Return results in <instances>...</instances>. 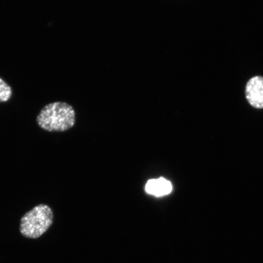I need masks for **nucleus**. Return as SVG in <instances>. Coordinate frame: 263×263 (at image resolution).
<instances>
[{"label": "nucleus", "mask_w": 263, "mask_h": 263, "mask_svg": "<svg viewBox=\"0 0 263 263\" xmlns=\"http://www.w3.org/2000/svg\"><path fill=\"white\" fill-rule=\"evenodd\" d=\"M39 126L48 132H65L74 126L76 113L73 107L64 102L48 104L37 117Z\"/></svg>", "instance_id": "nucleus-1"}, {"label": "nucleus", "mask_w": 263, "mask_h": 263, "mask_svg": "<svg viewBox=\"0 0 263 263\" xmlns=\"http://www.w3.org/2000/svg\"><path fill=\"white\" fill-rule=\"evenodd\" d=\"M54 214L47 205L35 206L22 217L20 230L23 236L37 239L47 231L53 222Z\"/></svg>", "instance_id": "nucleus-2"}, {"label": "nucleus", "mask_w": 263, "mask_h": 263, "mask_svg": "<svg viewBox=\"0 0 263 263\" xmlns=\"http://www.w3.org/2000/svg\"><path fill=\"white\" fill-rule=\"evenodd\" d=\"M246 97L251 106L263 108V77L256 76L250 80L246 86Z\"/></svg>", "instance_id": "nucleus-3"}, {"label": "nucleus", "mask_w": 263, "mask_h": 263, "mask_svg": "<svg viewBox=\"0 0 263 263\" xmlns=\"http://www.w3.org/2000/svg\"><path fill=\"white\" fill-rule=\"evenodd\" d=\"M172 190V183L163 177L149 180L146 185V192L149 195L157 197L169 195Z\"/></svg>", "instance_id": "nucleus-4"}, {"label": "nucleus", "mask_w": 263, "mask_h": 263, "mask_svg": "<svg viewBox=\"0 0 263 263\" xmlns=\"http://www.w3.org/2000/svg\"><path fill=\"white\" fill-rule=\"evenodd\" d=\"M12 90L11 87L0 78V103H5L11 99Z\"/></svg>", "instance_id": "nucleus-5"}]
</instances>
